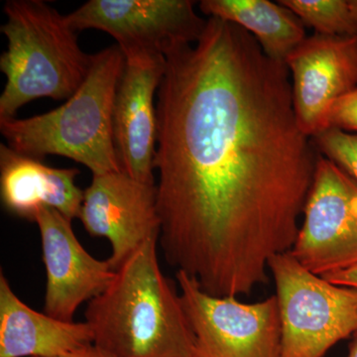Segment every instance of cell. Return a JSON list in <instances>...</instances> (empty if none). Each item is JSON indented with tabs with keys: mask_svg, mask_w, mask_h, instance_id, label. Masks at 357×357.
Listing matches in <instances>:
<instances>
[{
	"mask_svg": "<svg viewBox=\"0 0 357 357\" xmlns=\"http://www.w3.org/2000/svg\"><path fill=\"white\" fill-rule=\"evenodd\" d=\"M202 13L229 21L250 33L265 55L285 63L291 53L306 38L304 23L280 2L269 0H203Z\"/></svg>",
	"mask_w": 357,
	"mask_h": 357,
	"instance_id": "cell-15",
	"label": "cell"
},
{
	"mask_svg": "<svg viewBox=\"0 0 357 357\" xmlns=\"http://www.w3.org/2000/svg\"><path fill=\"white\" fill-rule=\"evenodd\" d=\"M1 32L8 48L0 57L6 84L0 119L16 117L26 103L41 98L69 100L88 76L93 55L82 50L67 16L42 0H8Z\"/></svg>",
	"mask_w": 357,
	"mask_h": 357,
	"instance_id": "cell-4",
	"label": "cell"
},
{
	"mask_svg": "<svg viewBox=\"0 0 357 357\" xmlns=\"http://www.w3.org/2000/svg\"><path fill=\"white\" fill-rule=\"evenodd\" d=\"M76 168H53L41 160L0 145V192L9 213L35 222L40 208H51L68 220L79 218L84 192L76 184Z\"/></svg>",
	"mask_w": 357,
	"mask_h": 357,
	"instance_id": "cell-13",
	"label": "cell"
},
{
	"mask_svg": "<svg viewBox=\"0 0 357 357\" xmlns=\"http://www.w3.org/2000/svg\"><path fill=\"white\" fill-rule=\"evenodd\" d=\"M157 93L159 245L215 297L250 295L292 249L319 153L294 109L290 70L210 17L167 52Z\"/></svg>",
	"mask_w": 357,
	"mask_h": 357,
	"instance_id": "cell-1",
	"label": "cell"
},
{
	"mask_svg": "<svg viewBox=\"0 0 357 357\" xmlns=\"http://www.w3.org/2000/svg\"><path fill=\"white\" fill-rule=\"evenodd\" d=\"M319 153L337 164L357 183V134L326 128L312 137Z\"/></svg>",
	"mask_w": 357,
	"mask_h": 357,
	"instance_id": "cell-17",
	"label": "cell"
},
{
	"mask_svg": "<svg viewBox=\"0 0 357 357\" xmlns=\"http://www.w3.org/2000/svg\"><path fill=\"white\" fill-rule=\"evenodd\" d=\"M79 218L89 236L109 241V260L116 271L143 243L160 236L157 185L124 171L93 175Z\"/></svg>",
	"mask_w": 357,
	"mask_h": 357,
	"instance_id": "cell-9",
	"label": "cell"
},
{
	"mask_svg": "<svg viewBox=\"0 0 357 357\" xmlns=\"http://www.w3.org/2000/svg\"><path fill=\"white\" fill-rule=\"evenodd\" d=\"M285 64L293 77L296 119L312 138L323 130L330 105L357 89V36L314 33L289 54Z\"/></svg>",
	"mask_w": 357,
	"mask_h": 357,
	"instance_id": "cell-11",
	"label": "cell"
},
{
	"mask_svg": "<svg viewBox=\"0 0 357 357\" xmlns=\"http://www.w3.org/2000/svg\"><path fill=\"white\" fill-rule=\"evenodd\" d=\"M192 0H89L67 20L76 32L100 30L114 37L124 58L165 57L180 45L196 43L208 20Z\"/></svg>",
	"mask_w": 357,
	"mask_h": 357,
	"instance_id": "cell-7",
	"label": "cell"
},
{
	"mask_svg": "<svg viewBox=\"0 0 357 357\" xmlns=\"http://www.w3.org/2000/svg\"><path fill=\"white\" fill-rule=\"evenodd\" d=\"M93 344L86 321L75 323L34 311L0 274V357H65Z\"/></svg>",
	"mask_w": 357,
	"mask_h": 357,
	"instance_id": "cell-14",
	"label": "cell"
},
{
	"mask_svg": "<svg viewBox=\"0 0 357 357\" xmlns=\"http://www.w3.org/2000/svg\"><path fill=\"white\" fill-rule=\"evenodd\" d=\"M165 69V57L126 59L112 114L114 144L122 171L149 184H155V95L158 93Z\"/></svg>",
	"mask_w": 357,
	"mask_h": 357,
	"instance_id": "cell-12",
	"label": "cell"
},
{
	"mask_svg": "<svg viewBox=\"0 0 357 357\" xmlns=\"http://www.w3.org/2000/svg\"><path fill=\"white\" fill-rule=\"evenodd\" d=\"M290 252L319 276L357 265V183L321 154Z\"/></svg>",
	"mask_w": 357,
	"mask_h": 357,
	"instance_id": "cell-8",
	"label": "cell"
},
{
	"mask_svg": "<svg viewBox=\"0 0 357 357\" xmlns=\"http://www.w3.org/2000/svg\"><path fill=\"white\" fill-rule=\"evenodd\" d=\"M305 26L318 34L357 36V24L349 0H281Z\"/></svg>",
	"mask_w": 357,
	"mask_h": 357,
	"instance_id": "cell-16",
	"label": "cell"
},
{
	"mask_svg": "<svg viewBox=\"0 0 357 357\" xmlns=\"http://www.w3.org/2000/svg\"><path fill=\"white\" fill-rule=\"evenodd\" d=\"M349 6H351L352 15L357 24V0H349Z\"/></svg>",
	"mask_w": 357,
	"mask_h": 357,
	"instance_id": "cell-22",
	"label": "cell"
},
{
	"mask_svg": "<svg viewBox=\"0 0 357 357\" xmlns=\"http://www.w3.org/2000/svg\"><path fill=\"white\" fill-rule=\"evenodd\" d=\"M176 280L197 357H281L276 296L248 304L204 292L183 272H176Z\"/></svg>",
	"mask_w": 357,
	"mask_h": 357,
	"instance_id": "cell-6",
	"label": "cell"
},
{
	"mask_svg": "<svg viewBox=\"0 0 357 357\" xmlns=\"http://www.w3.org/2000/svg\"><path fill=\"white\" fill-rule=\"evenodd\" d=\"M326 128L357 131V89L330 105L324 119V129Z\"/></svg>",
	"mask_w": 357,
	"mask_h": 357,
	"instance_id": "cell-18",
	"label": "cell"
},
{
	"mask_svg": "<svg viewBox=\"0 0 357 357\" xmlns=\"http://www.w3.org/2000/svg\"><path fill=\"white\" fill-rule=\"evenodd\" d=\"M153 237L115 272L84 317L93 344L114 357H197L178 291L159 264Z\"/></svg>",
	"mask_w": 357,
	"mask_h": 357,
	"instance_id": "cell-2",
	"label": "cell"
},
{
	"mask_svg": "<svg viewBox=\"0 0 357 357\" xmlns=\"http://www.w3.org/2000/svg\"><path fill=\"white\" fill-rule=\"evenodd\" d=\"M321 277L335 285L357 289V265H354L349 269L342 270V271Z\"/></svg>",
	"mask_w": 357,
	"mask_h": 357,
	"instance_id": "cell-19",
	"label": "cell"
},
{
	"mask_svg": "<svg viewBox=\"0 0 357 357\" xmlns=\"http://www.w3.org/2000/svg\"><path fill=\"white\" fill-rule=\"evenodd\" d=\"M281 321V357H324L357 332V289L331 283L289 252L269 261Z\"/></svg>",
	"mask_w": 357,
	"mask_h": 357,
	"instance_id": "cell-5",
	"label": "cell"
},
{
	"mask_svg": "<svg viewBox=\"0 0 357 357\" xmlns=\"http://www.w3.org/2000/svg\"><path fill=\"white\" fill-rule=\"evenodd\" d=\"M65 357H114L95 344L86 345Z\"/></svg>",
	"mask_w": 357,
	"mask_h": 357,
	"instance_id": "cell-20",
	"label": "cell"
},
{
	"mask_svg": "<svg viewBox=\"0 0 357 357\" xmlns=\"http://www.w3.org/2000/svg\"><path fill=\"white\" fill-rule=\"evenodd\" d=\"M347 357H357V332L352 335V340L349 344V354Z\"/></svg>",
	"mask_w": 357,
	"mask_h": 357,
	"instance_id": "cell-21",
	"label": "cell"
},
{
	"mask_svg": "<svg viewBox=\"0 0 357 357\" xmlns=\"http://www.w3.org/2000/svg\"><path fill=\"white\" fill-rule=\"evenodd\" d=\"M41 237L47 283L44 312L64 321L109 287L115 270L109 260L89 255L72 229V220L51 208H40L35 217Z\"/></svg>",
	"mask_w": 357,
	"mask_h": 357,
	"instance_id": "cell-10",
	"label": "cell"
},
{
	"mask_svg": "<svg viewBox=\"0 0 357 357\" xmlns=\"http://www.w3.org/2000/svg\"><path fill=\"white\" fill-rule=\"evenodd\" d=\"M124 67L126 58L117 45L93 54L88 76L64 105L28 119H0L7 145L41 161L48 155L74 160L93 175L122 171L112 114Z\"/></svg>",
	"mask_w": 357,
	"mask_h": 357,
	"instance_id": "cell-3",
	"label": "cell"
}]
</instances>
